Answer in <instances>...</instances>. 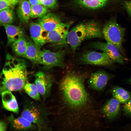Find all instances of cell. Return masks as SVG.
<instances>
[{"mask_svg":"<svg viewBox=\"0 0 131 131\" xmlns=\"http://www.w3.org/2000/svg\"><path fill=\"white\" fill-rule=\"evenodd\" d=\"M73 22L62 23L53 30L48 33L47 42L58 45L67 44V40L69 29Z\"/></svg>","mask_w":131,"mask_h":131,"instance_id":"8","label":"cell"},{"mask_svg":"<svg viewBox=\"0 0 131 131\" xmlns=\"http://www.w3.org/2000/svg\"><path fill=\"white\" fill-rule=\"evenodd\" d=\"M15 18L14 13L12 8L0 11V22L2 25L11 24L14 22Z\"/></svg>","mask_w":131,"mask_h":131,"instance_id":"23","label":"cell"},{"mask_svg":"<svg viewBox=\"0 0 131 131\" xmlns=\"http://www.w3.org/2000/svg\"><path fill=\"white\" fill-rule=\"evenodd\" d=\"M48 8L41 4L31 6V17L41 18L48 13Z\"/></svg>","mask_w":131,"mask_h":131,"instance_id":"24","label":"cell"},{"mask_svg":"<svg viewBox=\"0 0 131 131\" xmlns=\"http://www.w3.org/2000/svg\"><path fill=\"white\" fill-rule=\"evenodd\" d=\"M27 75L25 60L7 54L1 74L2 80L1 93L22 90L27 82Z\"/></svg>","mask_w":131,"mask_h":131,"instance_id":"2","label":"cell"},{"mask_svg":"<svg viewBox=\"0 0 131 131\" xmlns=\"http://www.w3.org/2000/svg\"><path fill=\"white\" fill-rule=\"evenodd\" d=\"M7 37V44H10L24 35L23 30L19 27L11 24L3 25Z\"/></svg>","mask_w":131,"mask_h":131,"instance_id":"18","label":"cell"},{"mask_svg":"<svg viewBox=\"0 0 131 131\" xmlns=\"http://www.w3.org/2000/svg\"><path fill=\"white\" fill-rule=\"evenodd\" d=\"M79 5L91 9H96L104 6L108 0H75Z\"/></svg>","mask_w":131,"mask_h":131,"instance_id":"21","label":"cell"},{"mask_svg":"<svg viewBox=\"0 0 131 131\" xmlns=\"http://www.w3.org/2000/svg\"><path fill=\"white\" fill-rule=\"evenodd\" d=\"M123 110L126 115L131 116V98L124 103Z\"/></svg>","mask_w":131,"mask_h":131,"instance_id":"28","label":"cell"},{"mask_svg":"<svg viewBox=\"0 0 131 131\" xmlns=\"http://www.w3.org/2000/svg\"><path fill=\"white\" fill-rule=\"evenodd\" d=\"M102 33L99 24L94 22L80 23L73 27L68 32L67 43L74 52L84 41L100 38Z\"/></svg>","mask_w":131,"mask_h":131,"instance_id":"3","label":"cell"},{"mask_svg":"<svg viewBox=\"0 0 131 131\" xmlns=\"http://www.w3.org/2000/svg\"><path fill=\"white\" fill-rule=\"evenodd\" d=\"M124 6L128 15L131 17V1H125L124 3Z\"/></svg>","mask_w":131,"mask_h":131,"instance_id":"29","label":"cell"},{"mask_svg":"<svg viewBox=\"0 0 131 131\" xmlns=\"http://www.w3.org/2000/svg\"><path fill=\"white\" fill-rule=\"evenodd\" d=\"M51 76L41 71L37 72L35 75V85L40 95L44 98L49 94L52 84Z\"/></svg>","mask_w":131,"mask_h":131,"instance_id":"10","label":"cell"},{"mask_svg":"<svg viewBox=\"0 0 131 131\" xmlns=\"http://www.w3.org/2000/svg\"><path fill=\"white\" fill-rule=\"evenodd\" d=\"M11 91H6L1 93L3 106L6 110L17 113L19 107L16 99Z\"/></svg>","mask_w":131,"mask_h":131,"instance_id":"16","label":"cell"},{"mask_svg":"<svg viewBox=\"0 0 131 131\" xmlns=\"http://www.w3.org/2000/svg\"><path fill=\"white\" fill-rule=\"evenodd\" d=\"M48 116L47 108L41 104L30 100L24 103L21 116L35 125L39 130L48 129Z\"/></svg>","mask_w":131,"mask_h":131,"instance_id":"4","label":"cell"},{"mask_svg":"<svg viewBox=\"0 0 131 131\" xmlns=\"http://www.w3.org/2000/svg\"><path fill=\"white\" fill-rule=\"evenodd\" d=\"M79 60L83 64L101 66H110L114 62L105 53L94 51L84 53Z\"/></svg>","mask_w":131,"mask_h":131,"instance_id":"7","label":"cell"},{"mask_svg":"<svg viewBox=\"0 0 131 131\" xmlns=\"http://www.w3.org/2000/svg\"><path fill=\"white\" fill-rule=\"evenodd\" d=\"M28 1L31 6L41 4L39 0H28Z\"/></svg>","mask_w":131,"mask_h":131,"instance_id":"31","label":"cell"},{"mask_svg":"<svg viewBox=\"0 0 131 131\" xmlns=\"http://www.w3.org/2000/svg\"><path fill=\"white\" fill-rule=\"evenodd\" d=\"M112 76L106 72L99 71L92 73L88 81L89 86L96 90H103Z\"/></svg>","mask_w":131,"mask_h":131,"instance_id":"11","label":"cell"},{"mask_svg":"<svg viewBox=\"0 0 131 131\" xmlns=\"http://www.w3.org/2000/svg\"><path fill=\"white\" fill-rule=\"evenodd\" d=\"M120 103L115 98H111L103 106L101 112L107 118L112 120L119 113Z\"/></svg>","mask_w":131,"mask_h":131,"instance_id":"15","label":"cell"},{"mask_svg":"<svg viewBox=\"0 0 131 131\" xmlns=\"http://www.w3.org/2000/svg\"><path fill=\"white\" fill-rule=\"evenodd\" d=\"M11 128L14 130L25 131L38 129V127L22 116L16 118L12 115L8 118Z\"/></svg>","mask_w":131,"mask_h":131,"instance_id":"13","label":"cell"},{"mask_svg":"<svg viewBox=\"0 0 131 131\" xmlns=\"http://www.w3.org/2000/svg\"><path fill=\"white\" fill-rule=\"evenodd\" d=\"M130 82L131 83V78H130Z\"/></svg>","mask_w":131,"mask_h":131,"instance_id":"33","label":"cell"},{"mask_svg":"<svg viewBox=\"0 0 131 131\" xmlns=\"http://www.w3.org/2000/svg\"><path fill=\"white\" fill-rule=\"evenodd\" d=\"M39 0L41 4L48 8H54L57 5L56 0Z\"/></svg>","mask_w":131,"mask_h":131,"instance_id":"26","label":"cell"},{"mask_svg":"<svg viewBox=\"0 0 131 131\" xmlns=\"http://www.w3.org/2000/svg\"><path fill=\"white\" fill-rule=\"evenodd\" d=\"M17 9L18 17L23 24L28 23L31 17V6L27 0H21Z\"/></svg>","mask_w":131,"mask_h":131,"instance_id":"17","label":"cell"},{"mask_svg":"<svg viewBox=\"0 0 131 131\" xmlns=\"http://www.w3.org/2000/svg\"><path fill=\"white\" fill-rule=\"evenodd\" d=\"M14 6L7 0H0V10L12 8Z\"/></svg>","mask_w":131,"mask_h":131,"instance_id":"27","label":"cell"},{"mask_svg":"<svg viewBox=\"0 0 131 131\" xmlns=\"http://www.w3.org/2000/svg\"><path fill=\"white\" fill-rule=\"evenodd\" d=\"M38 23L46 31L49 32L55 29L62 22L60 19L57 16L49 13L40 18Z\"/></svg>","mask_w":131,"mask_h":131,"instance_id":"14","label":"cell"},{"mask_svg":"<svg viewBox=\"0 0 131 131\" xmlns=\"http://www.w3.org/2000/svg\"><path fill=\"white\" fill-rule=\"evenodd\" d=\"M28 42L23 35L13 43L12 48L15 53L18 56L24 57Z\"/></svg>","mask_w":131,"mask_h":131,"instance_id":"19","label":"cell"},{"mask_svg":"<svg viewBox=\"0 0 131 131\" xmlns=\"http://www.w3.org/2000/svg\"><path fill=\"white\" fill-rule=\"evenodd\" d=\"M112 92L113 97L120 103H125L131 98V93L120 87H114Z\"/></svg>","mask_w":131,"mask_h":131,"instance_id":"22","label":"cell"},{"mask_svg":"<svg viewBox=\"0 0 131 131\" xmlns=\"http://www.w3.org/2000/svg\"><path fill=\"white\" fill-rule=\"evenodd\" d=\"M24 89L26 93L31 98L36 101H41L40 95L35 84L27 82Z\"/></svg>","mask_w":131,"mask_h":131,"instance_id":"25","label":"cell"},{"mask_svg":"<svg viewBox=\"0 0 131 131\" xmlns=\"http://www.w3.org/2000/svg\"><path fill=\"white\" fill-rule=\"evenodd\" d=\"M0 131H3L6 130L7 128V125L5 122L1 121L0 122Z\"/></svg>","mask_w":131,"mask_h":131,"instance_id":"30","label":"cell"},{"mask_svg":"<svg viewBox=\"0 0 131 131\" xmlns=\"http://www.w3.org/2000/svg\"><path fill=\"white\" fill-rule=\"evenodd\" d=\"M84 81L81 75L70 72L66 74L60 81L59 86L62 101L70 110L76 111L81 110L89 102Z\"/></svg>","mask_w":131,"mask_h":131,"instance_id":"1","label":"cell"},{"mask_svg":"<svg viewBox=\"0 0 131 131\" xmlns=\"http://www.w3.org/2000/svg\"><path fill=\"white\" fill-rule=\"evenodd\" d=\"M91 46L93 48L106 53L114 62L121 64L124 63V58L117 48L113 44L107 42L97 41L92 43Z\"/></svg>","mask_w":131,"mask_h":131,"instance_id":"9","label":"cell"},{"mask_svg":"<svg viewBox=\"0 0 131 131\" xmlns=\"http://www.w3.org/2000/svg\"><path fill=\"white\" fill-rule=\"evenodd\" d=\"M125 31L114 18L109 19L105 24L102 33L106 42L115 45L122 52V43Z\"/></svg>","mask_w":131,"mask_h":131,"instance_id":"5","label":"cell"},{"mask_svg":"<svg viewBox=\"0 0 131 131\" xmlns=\"http://www.w3.org/2000/svg\"><path fill=\"white\" fill-rule=\"evenodd\" d=\"M11 2L14 6L16 5L19 2V0H7Z\"/></svg>","mask_w":131,"mask_h":131,"instance_id":"32","label":"cell"},{"mask_svg":"<svg viewBox=\"0 0 131 131\" xmlns=\"http://www.w3.org/2000/svg\"><path fill=\"white\" fill-rule=\"evenodd\" d=\"M65 52L63 50L53 52L49 49L41 51L37 63L43 65L45 69L54 67L64 68L65 64Z\"/></svg>","mask_w":131,"mask_h":131,"instance_id":"6","label":"cell"},{"mask_svg":"<svg viewBox=\"0 0 131 131\" xmlns=\"http://www.w3.org/2000/svg\"><path fill=\"white\" fill-rule=\"evenodd\" d=\"M41 51L33 42L29 41L24 57L37 63Z\"/></svg>","mask_w":131,"mask_h":131,"instance_id":"20","label":"cell"},{"mask_svg":"<svg viewBox=\"0 0 131 131\" xmlns=\"http://www.w3.org/2000/svg\"><path fill=\"white\" fill-rule=\"evenodd\" d=\"M29 28L31 36L33 42L39 48L47 42L48 32L46 31L38 23L31 22Z\"/></svg>","mask_w":131,"mask_h":131,"instance_id":"12","label":"cell"}]
</instances>
